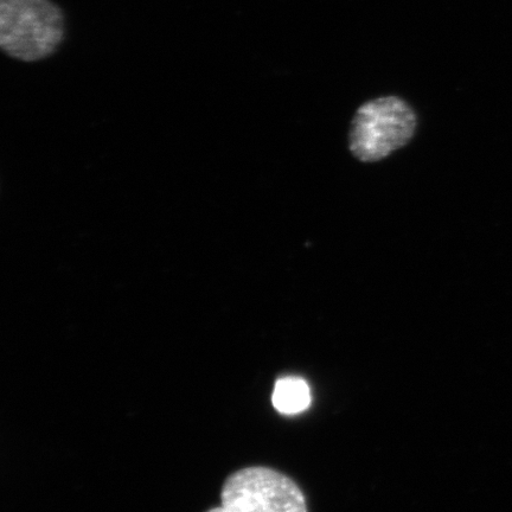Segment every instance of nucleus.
Instances as JSON below:
<instances>
[{
    "instance_id": "obj_1",
    "label": "nucleus",
    "mask_w": 512,
    "mask_h": 512,
    "mask_svg": "<svg viewBox=\"0 0 512 512\" xmlns=\"http://www.w3.org/2000/svg\"><path fill=\"white\" fill-rule=\"evenodd\" d=\"M66 37V18L51 0H0V48L21 62L53 56Z\"/></svg>"
},
{
    "instance_id": "obj_2",
    "label": "nucleus",
    "mask_w": 512,
    "mask_h": 512,
    "mask_svg": "<svg viewBox=\"0 0 512 512\" xmlns=\"http://www.w3.org/2000/svg\"><path fill=\"white\" fill-rule=\"evenodd\" d=\"M418 127L416 113L399 96H382L358 108L351 121L349 149L363 163H375L402 149Z\"/></svg>"
},
{
    "instance_id": "obj_3",
    "label": "nucleus",
    "mask_w": 512,
    "mask_h": 512,
    "mask_svg": "<svg viewBox=\"0 0 512 512\" xmlns=\"http://www.w3.org/2000/svg\"><path fill=\"white\" fill-rule=\"evenodd\" d=\"M228 512H307L302 490L268 467H246L229 476L221 492Z\"/></svg>"
},
{
    "instance_id": "obj_4",
    "label": "nucleus",
    "mask_w": 512,
    "mask_h": 512,
    "mask_svg": "<svg viewBox=\"0 0 512 512\" xmlns=\"http://www.w3.org/2000/svg\"><path fill=\"white\" fill-rule=\"evenodd\" d=\"M273 406L281 414L293 415L306 411L311 405L309 384L299 377H285L275 383Z\"/></svg>"
},
{
    "instance_id": "obj_5",
    "label": "nucleus",
    "mask_w": 512,
    "mask_h": 512,
    "mask_svg": "<svg viewBox=\"0 0 512 512\" xmlns=\"http://www.w3.org/2000/svg\"><path fill=\"white\" fill-rule=\"evenodd\" d=\"M207 512H228V511L226 509H224L223 507H220V508L211 509Z\"/></svg>"
}]
</instances>
